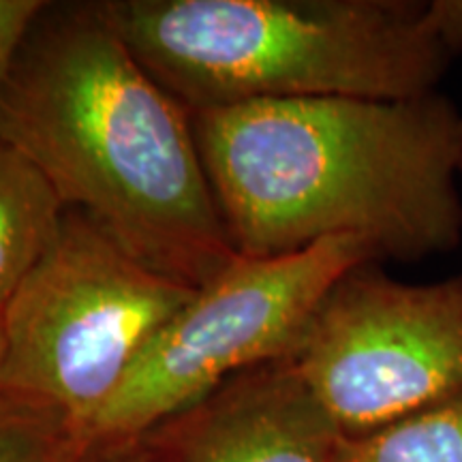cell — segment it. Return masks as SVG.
I'll list each match as a JSON object with an SVG mask.
<instances>
[{
    "label": "cell",
    "mask_w": 462,
    "mask_h": 462,
    "mask_svg": "<svg viewBox=\"0 0 462 462\" xmlns=\"http://www.w3.org/2000/svg\"><path fill=\"white\" fill-rule=\"evenodd\" d=\"M95 449L65 411L0 390V462H88Z\"/></svg>",
    "instance_id": "10"
},
{
    "label": "cell",
    "mask_w": 462,
    "mask_h": 462,
    "mask_svg": "<svg viewBox=\"0 0 462 462\" xmlns=\"http://www.w3.org/2000/svg\"><path fill=\"white\" fill-rule=\"evenodd\" d=\"M190 114L276 99H418L462 58V0H103Z\"/></svg>",
    "instance_id": "3"
},
{
    "label": "cell",
    "mask_w": 462,
    "mask_h": 462,
    "mask_svg": "<svg viewBox=\"0 0 462 462\" xmlns=\"http://www.w3.org/2000/svg\"><path fill=\"white\" fill-rule=\"evenodd\" d=\"M377 253L354 236L274 257H236L154 334L86 429L92 449L135 441L223 381L296 356L321 300Z\"/></svg>",
    "instance_id": "5"
},
{
    "label": "cell",
    "mask_w": 462,
    "mask_h": 462,
    "mask_svg": "<svg viewBox=\"0 0 462 462\" xmlns=\"http://www.w3.org/2000/svg\"><path fill=\"white\" fill-rule=\"evenodd\" d=\"M45 7L48 3L43 0H0V84L34 20Z\"/></svg>",
    "instance_id": "11"
},
{
    "label": "cell",
    "mask_w": 462,
    "mask_h": 462,
    "mask_svg": "<svg viewBox=\"0 0 462 462\" xmlns=\"http://www.w3.org/2000/svg\"><path fill=\"white\" fill-rule=\"evenodd\" d=\"M135 441L167 462H340L345 435L289 357L234 374Z\"/></svg>",
    "instance_id": "7"
},
{
    "label": "cell",
    "mask_w": 462,
    "mask_h": 462,
    "mask_svg": "<svg viewBox=\"0 0 462 462\" xmlns=\"http://www.w3.org/2000/svg\"><path fill=\"white\" fill-rule=\"evenodd\" d=\"M201 163L240 257L354 236L379 259L462 245L460 109L418 99H276L193 114Z\"/></svg>",
    "instance_id": "1"
},
{
    "label": "cell",
    "mask_w": 462,
    "mask_h": 462,
    "mask_svg": "<svg viewBox=\"0 0 462 462\" xmlns=\"http://www.w3.org/2000/svg\"><path fill=\"white\" fill-rule=\"evenodd\" d=\"M5 356H7V338H5V321H3V310H0V374H3Z\"/></svg>",
    "instance_id": "13"
},
{
    "label": "cell",
    "mask_w": 462,
    "mask_h": 462,
    "mask_svg": "<svg viewBox=\"0 0 462 462\" xmlns=\"http://www.w3.org/2000/svg\"><path fill=\"white\" fill-rule=\"evenodd\" d=\"M67 210L45 173L0 137V310L54 245Z\"/></svg>",
    "instance_id": "8"
},
{
    "label": "cell",
    "mask_w": 462,
    "mask_h": 462,
    "mask_svg": "<svg viewBox=\"0 0 462 462\" xmlns=\"http://www.w3.org/2000/svg\"><path fill=\"white\" fill-rule=\"evenodd\" d=\"M0 137L148 268L199 289L238 257L193 114L97 3H48L0 84Z\"/></svg>",
    "instance_id": "2"
},
{
    "label": "cell",
    "mask_w": 462,
    "mask_h": 462,
    "mask_svg": "<svg viewBox=\"0 0 462 462\" xmlns=\"http://www.w3.org/2000/svg\"><path fill=\"white\" fill-rule=\"evenodd\" d=\"M88 462H167L157 452H152L146 443L129 441L112 448L95 449Z\"/></svg>",
    "instance_id": "12"
},
{
    "label": "cell",
    "mask_w": 462,
    "mask_h": 462,
    "mask_svg": "<svg viewBox=\"0 0 462 462\" xmlns=\"http://www.w3.org/2000/svg\"><path fill=\"white\" fill-rule=\"evenodd\" d=\"M195 291L67 210L56 242L3 309L0 390L54 404L86 437L154 334Z\"/></svg>",
    "instance_id": "4"
},
{
    "label": "cell",
    "mask_w": 462,
    "mask_h": 462,
    "mask_svg": "<svg viewBox=\"0 0 462 462\" xmlns=\"http://www.w3.org/2000/svg\"><path fill=\"white\" fill-rule=\"evenodd\" d=\"M340 462H462V388L383 429L345 437Z\"/></svg>",
    "instance_id": "9"
},
{
    "label": "cell",
    "mask_w": 462,
    "mask_h": 462,
    "mask_svg": "<svg viewBox=\"0 0 462 462\" xmlns=\"http://www.w3.org/2000/svg\"><path fill=\"white\" fill-rule=\"evenodd\" d=\"M460 109V165H458V170H460V187H462V107H458Z\"/></svg>",
    "instance_id": "14"
},
{
    "label": "cell",
    "mask_w": 462,
    "mask_h": 462,
    "mask_svg": "<svg viewBox=\"0 0 462 462\" xmlns=\"http://www.w3.org/2000/svg\"><path fill=\"white\" fill-rule=\"evenodd\" d=\"M345 437L407 418L462 388V270L429 282L377 259L340 276L291 357Z\"/></svg>",
    "instance_id": "6"
}]
</instances>
